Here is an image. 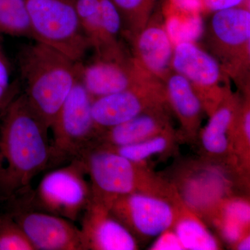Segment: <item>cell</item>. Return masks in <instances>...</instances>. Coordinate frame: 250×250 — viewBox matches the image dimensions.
Returning <instances> with one entry per match:
<instances>
[{"mask_svg": "<svg viewBox=\"0 0 250 250\" xmlns=\"http://www.w3.org/2000/svg\"><path fill=\"white\" fill-rule=\"evenodd\" d=\"M0 127V155L6 161L0 184L6 193L24 190L53 161L48 128L33 111L24 95L9 104Z\"/></svg>", "mask_w": 250, "mask_h": 250, "instance_id": "1", "label": "cell"}, {"mask_svg": "<svg viewBox=\"0 0 250 250\" xmlns=\"http://www.w3.org/2000/svg\"><path fill=\"white\" fill-rule=\"evenodd\" d=\"M18 66L28 104L48 129L79 78L78 62L36 41L18 54Z\"/></svg>", "mask_w": 250, "mask_h": 250, "instance_id": "2", "label": "cell"}, {"mask_svg": "<svg viewBox=\"0 0 250 250\" xmlns=\"http://www.w3.org/2000/svg\"><path fill=\"white\" fill-rule=\"evenodd\" d=\"M79 159L89 176L92 197L106 205L135 192L182 200L175 187L147 165L133 162L107 147L92 145Z\"/></svg>", "mask_w": 250, "mask_h": 250, "instance_id": "3", "label": "cell"}, {"mask_svg": "<svg viewBox=\"0 0 250 250\" xmlns=\"http://www.w3.org/2000/svg\"><path fill=\"white\" fill-rule=\"evenodd\" d=\"M35 41L80 62L90 45L74 0H25Z\"/></svg>", "mask_w": 250, "mask_h": 250, "instance_id": "4", "label": "cell"}, {"mask_svg": "<svg viewBox=\"0 0 250 250\" xmlns=\"http://www.w3.org/2000/svg\"><path fill=\"white\" fill-rule=\"evenodd\" d=\"M93 100L77 79L51 125L54 161L79 159L95 143L99 131L92 116Z\"/></svg>", "mask_w": 250, "mask_h": 250, "instance_id": "5", "label": "cell"}, {"mask_svg": "<svg viewBox=\"0 0 250 250\" xmlns=\"http://www.w3.org/2000/svg\"><path fill=\"white\" fill-rule=\"evenodd\" d=\"M84 166L80 159L51 171L42 179L34 194V202L42 211L73 222L78 220L92 197Z\"/></svg>", "mask_w": 250, "mask_h": 250, "instance_id": "6", "label": "cell"}, {"mask_svg": "<svg viewBox=\"0 0 250 250\" xmlns=\"http://www.w3.org/2000/svg\"><path fill=\"white\" fill-rule=\"evenodd\" d=\"M172 69L191 83L208 116L229 92L228 74L220 62L195 42L184 41L174 46Z\"/></svg>", "mask_w": 250, "mask_h": 250, "instance_id": "7", "label": "cell"}, {"mask_svg": "<svg viewBox=\"0 0 250 250\" xmlns=\"http://www.w3.org/2000/svg\"><path fill=\"white\" fill-rule=\"evenodd\" d=\"M183 203L182 200L135 192L118 197L108 206L135 238L149 239L172 228Z\"/></svg>", "mask_w": 250, "mask_h": 250, "instance_id": "8", "label": "cell"}, {"mask_svg": "<svg viewBox=\"0 0 250 250\" xmlns=\"http://www.w3.org/2000/svg\"><path fill=\"white\" fill-rule=\"evenodd\" d=\"M210 34L215 53L228 75H236L250 62V11L235 7L214 12Z\"/></svg>", "mask_w": 250, "mask_h": 250, "instance_id": "9", "label": "cell"}, {"mask_svg": "<svg viewBox=\"0 0 250 250\" xmlns=\"http://www.w3.org/2000/svg\"><path fill=\"white\" fill-rule=\"evenodd\" d=\"M79 78L92 98L131 89L159 81L140 66L135 59L97 57L83 65L78 62Z\"/></svg>", "mask_w": 250, "mask_h": 250, "instance_id": "10", "label": "cell"}, {"mask_svg": "<svg viewBox=\"0 0 250 250\" xmlns=\"http://www.w3.org/2000/svg\"><path fill=\"white\" fill-rule=\"evenodd\" d=\"M167 106L159 81L131 89L94 98L92 116L99 132L132 119L143 112Z\"/></svg>", "mask_w": 250, "mask_h": 250, "instance_id": "11", "label": "cell"}, {"mask_svg": "<svg viewBox=\"0 0 250 250\" xmlns=\"http://www.w3.org/2000/svg\"><path fill=\"white\" fill-rule=\"evenodd\" d=\"M242 105L239 98L229 91L209 115L197 136L206 161L233 167V140Z\"/></svg>", "mask_w": 250, "mask_h": 250, "instance_id": "12", "label": "cell"}, {"mask_svg": "<svg viewBox=\"0 0 250 250\" xmlns=\"http://www.w3.org/2000/svg\"><path fill=\"white\" fill-rule=\"evenodd\" d=\"M82 233L85 250H136L137 241L100 200H91L82 213Z\"/></svg>", "mask_w": 250, "mask_h": 250, "instance_id": "13", "label": "cell"}, {"mask_svg": "<svg viewBox=\"0 0 250 250\" xmlns=\"http://www.w3.org/2000/svg\"><path fill=\"white\" fill-rule=\"evenodd\" d=\"M14 219L36 250H85L80 229L70 220L37 210L18 212Z\"/></svg>", "mask_w": 250, "mask_h": 250, "instance_id": "14", "label": "cell"}, {"mask_svg": "<svg viewBox=\"0 0 250 250\" xmlns=\"http://www.w3.org/2000/svg\"><path fill=\"white\" fill-rule=\"evenodd\" d=\"M164 85L167 105L173 110L180 124L179 139L196 141L205 108L191 83L177 72L169 74Z\"/></svg>", "mask_w": 250, "mask_h": 250, "instance_id": "15", "label": "cell"}, {"mask_svg": "<svg viewBox=\"0 0 250 250\" xmlns=\"http://www.w3.org/2000/svg\"><path fill=\"white\" fill-rule=\"evenodd\" d=\"M166 107L148 110L122 124L102 130L94 144L107 147H122L173 129Z\"/></svg>", "mask_w": 250, "mask_h": 250, "instance_id": "16", "label": "cell"}, {"mask_svg": "<svg viewBox=\"0 0 250 250\" xmlns=\"http://www.w3.org/2000/svg\"><path fill=\"white\" fill-rule=\"evenodd\" d=\"M135 60L156 80H165L172 69L174 45L165 27L159 24L145 25L136 33Z\"/></svg>", "mask_w": 250, "mask_h": 250, "instance_id": "17", "label": "cell"}, {"mask_svg": "<svg viewBox=\"0 0 250 250\" xmlns=\"http://www.w3.org/2000/svg\"><path fill=\"white\" fill-rule=\"evenodd\" d=\"M184 250H218L220 242L193 210L183 203L172 227Z\"/></svg>", "mask_w": 250, "mask_h": 250, "instance_id": "18", "label": "cell"}, {"mask_svg": "<svg viewBox=\"0 0 250 250\" xmlns=\"http://www.w3.org/2000/svg\"><path fill=\"white\" fill-rule=\"evenodd\" d=\"M81 27L94 47L97 57H112L121 55L110 48L104 34L100 17V0H74Z\"/></svg>", "mask_w": 250, "mask_h": 250, "instance_id": "19", "label": "cell"}, {"mask_svg": "<svg viewBox=\"0 0 250 250\" xmlns=\"http://www.w3.org/2000/svg\"><path fill=\"white\" fill-rule=\"evenodd\" d=\"M179 141V134L172 129L134 144L118 147H105L133 162L147 165V161L152 158L172 152Z\"/></svg>", "mask_w": 250, "mask_h": 250, "instance_id": "20", "label": "cell"}, {"mask_svg": "<svg viewBox=\"0 0 250 250\" xmlns=\"http://www.w3.org/2000/svg\"><path fill=\"white\" fill-rule=\"evenodd\" d=\"M0 34L35 41L25 0H0Z\"/></svg>", "mask_w": 250, "mask_h": 250, "instance_id": "21", "label": "cell"}, {"mask_svg": "<svg viewBox=\"0 0 250 250\" xmlns=\"http://www.w3.org/2000/svg\"><path fill=\"white\" fill-rule=\"evenodd\" d=\"M233 165L241 179L248 180L250 170V102H243L235 132Z\"/></svg>", "mask_w": 250, "mask_h": 250, "instance_id": "22", "label": "cell"}, {"mask_svg": "<svg viewBox=\"0 0 250 250\" xmlns=\"http://www.w3.org/2000/svg\"><path fill=\"white\" fill-rule=\"evenodd\" d=\"M100 17L105 39L110 48L115 53H123L118 42L123 20L116 5L111 0H100Z\"/></svg>", "mask_w": 250, "mask_h": 250, "instance_id": "23", "label": "cell"}, {"mask_svg": "<svg viewBox=\"0 0 250 250\" xmlns=\"http://www.w3.org/2000/svg\"><path fill=\"white\" fill-rule=\"evenodd\" d=\"M0 250H36L13 218H0Z\"/></svg>", "mask_w": 250, "mask_h": 250, "instance_id": "24", "label": "cell"}, {"mask_svg": "<svg viewBox=\"0 0 250 250\" xmlns=\"http://www.w3.org/2000/svg\"><path fill=\"white\" fill-rule=\"evenodd\" d=\"M121 14L122 20L127 23L130 31L141 30V20L149 14L154 0H111Z\"/></svg>", "mask_w": 250, "mask_h": 250, "instance_id": "25", "label": "cell"}, {"mask_svg": "<svg viewBox=\"0 0 250 250\" xmlns=\"http://www.w3.org/2000/svg\"><path fill=\"white\" fill-rule=\"evenodd\" d=\"M166 29L174 46L184 41L195 42L203 32V23L197 16L184 21L171 18Z\"/></svg>", "mask_w": 250, "mask_h": 250, "instance_id": "26", "label": "cell"}, {"mask_svg": "<svg viewBox=\"0 0 250 250\" xmlns=\"http://www.w3.org/2000/svg\"><path fill=\"white\" fill-rule=\"evenodd\" d=\"M152 250H184L178 237L174 232L172 228L166 230L159 236L151 246Z\"/></svg>", "mask_w": 250, "mask_h": 250, "instance_id": "27", "label": "cell"}, {"mask_svg": "<svg viewBox=\"0 0 250 250\" xmlns=\"http://www.w3.org/2000/svg\"><path fill=\"white\" fill-rule=\"evenodd\" d=\"M11 65L0 40V88L11 89L18 86L16 82H11Z\"/></svg>", "mask_w": 250, "mask_h": 250, "instance_id": "28", "label": "cell"}, {"mask_svg": "<svg viewBox=\"0 0 250 250\" xmlns=\"http://www.w3.org/2000/svg\"><path fill=\"white\" fill-rule=\"evenodd\" d=\"M246 0H201V6L210 12L238 7Z\"/></svg>", "mask_w": 250, "mask_h": 250, "instance_id": "29", "label": "cell"}, {"mask_svg": "<svg viewBox=\"0 0 250 250\" xmlns=\"http://www.w3.org/2000/svg\"><path fill=\"white\" fill-rule=\"evenodd\" d=\"M181 9L185 11H197L202 7L201 0H174Z\"/></svg>", "mask_w": 250, "mask_h": 250, "instance_id": "30", "label": "cell"}, {"mask_svg": "<svg viewBox=\"0 0 250 250\" xmlns=\"http://www.w3.org/2000/svg\"><path fill=\"white\" fill-rule=\"evenodd\" d=\"M234 250H250V231L245 233L232 246Z\"/></svg>", "mask_w": 250, "mask_h": 250, "instance_id": "31", "label": "cell"}, {"mask_svg": "<svg viewBox=\"0 0 250 250\" xmlns=\"http://www.w3.org/2000/svg\"><path fill=\"white\" fill-rule=\"evenodd\" d=\"M3 170V160L1 155H0V176H1V172Z\"/></svg>", "mask_w": 250, "mask_h": 250, "instance_id": "32", "label": "cell"}]
</instances>
